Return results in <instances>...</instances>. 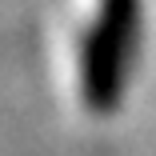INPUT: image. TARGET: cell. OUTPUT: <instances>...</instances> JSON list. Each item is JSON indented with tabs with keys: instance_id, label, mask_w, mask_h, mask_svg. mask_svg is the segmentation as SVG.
Here are the masks:
<instances>
[{
	"instance_id": "obj_1",
	"label": "cell",
	"mask_w": 156,
	"mask_h": 156,
	"mask_svg": "<svg viewBox=\"0 0 156 156\" xmlns=\"http://www.w3.org/2000/svg\"><path fill=\"white\" fill-rule=\"evenodd\" d=\"M136 28V0H104L100 16L84 40V100L92 108H112L124 88V64Z\"/></svg>"
}]
</instances>
